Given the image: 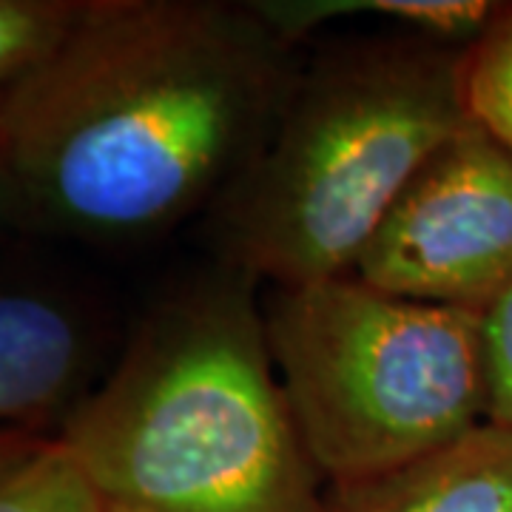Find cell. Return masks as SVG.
<instances>
[{
    "instance_id": "6da1fadb",
    "label": "cell",
    "mask_w": 512,
    "mask_h": 512,
    "mask_svg": "<svg viewBox=\"0 0 512 512\" xmlns=\"http://www.w3.org/2000/svg\"><path fill=\"white\" fill-rule=\"evenodd\" d=\"M296 63L251 3L83 0L0 109L12 217L120 245L208 214L274 123Z\"/></svg>"
},
{
    "instance_id": "7a4b0ae2",
    "label": "cell",
    "mask_w": 512,
    "mask_h": 512,
    "mask_svg": "<svg viewBox=\"0 0 512 512\" xmlns=\"http://www.w3.org/2000/svg\"><path fill=\"white\" fill-rule=\"evenodd\" d=\"M106 512H319L265 345L256 282L234 268L148 308L111 370L60 421Z\"/></svg>"
},
{
    "instance_id": "3957f363",
    "label": "cell",
    "mask_w": 512,
    "mask_h": 512,
    "mask_svg": "<svg viewBox=\"0 0 512 512\" xmlns=\"http://www.w3.org/2000/svg\"><path fill=\"white\" fill-rule=\"evenodd\" d=\"M464 49L396 35L299 60L254 157L208 211L220 265L271 288L348 276L416 171L470 123Z\"/></svg>"
},
{
    "instance_id": "277c9868",
    "label": "cell",
    "mask_w": 512,
    "mask_h": 512,
    "mask_svg": "<svg viewBox=\"0 0 512 512\" xmlns=\"http://www.w3.org/2000/svg\"><path fill=\"white\" fill-rule=\"evenodd\" d=\"M265 345L325 484L384 476L484 424L481 319L356 276L271 288Z\"/></svg>"
},
{
    "instance_id": "5b68a950",
    "label": "cell",
    "mask_w": 512,
    "mask_h": 512,
    "mask_svg": "<svg viewBox=\"0 0 512 512\" xmlns=\"http://www.w3.org/2000/svg\"><path fill=\"white\" fill-rule=\"evenodd\" d=\"M350 276L481 313L512 288V157L473 120L421 165Z\"/></svg>"
},
{
    "instance_id": "8992f818",
    "label": "cell",
    "mask_w": 512,
    "mask_h": 512,
    "mask_svg": "<svg viewBox=\"0 0 512 512\" xmlns=\"http://www.w3.org/2000/svg\"><path fill=\"white\" fill-rule=\"evenodd\" d=\"M94 330L60 293L0 282V430L43 433L92 387Z\"/></svg>"
},
{
    "instance_id": "52a82bcc",
    "label": "cell",
    "mask_w": 512,
    "mask_h": 512,
    "mask_svg": "<svg viewBox=\"0 0 512 512\" xmlns=\"http://www.w3.org/2000/svg\"><path fill=\"white\" fill-rule=\"evenodd\" d=\"M319 512H512V430L481 424L402 470L325 484Z\"/></svg>"
},
{
    "instance_id": "ba28073f",
    "label": "cell",
    "mask_w": 512,
    "mask_h": 512,
    "mask_svg": "<svg viewBox=\"0 0 512 512\" xmlns=\"http://www.w3.org/2000/svg\"><path fill=\"white\" fill-rule=\"evenodd\" d=\"M285 43L299 46L330 23L382 20L399 35L444 46H470L490 29L504 3L487 0H251Z\"/></svg>"
},
{
    "instance_id": "9c48e42d",
    "label": "cell",
    "mask_w": 512,
    "mask_h": 512,
    "mask_svg": "<svg viewBox=\"0 0 512 512\" xmlns=\"http://www.w3.org/2000/svg\"><path fill=\"white\" fill-rule=\"evenodd\" d=\"M461 86L467 117L512 157V6L464 49Z\"/></svg>"
},
{
    "instance_id": "30bf717a",
    "label": "cell",
    "mask_w": 512,
    "mask_h": 512,
    "mask_svg": "<svg viewBox=\"0 0 512 512\" xmlns=\"http://www.w3.org/2000/svg\"><path fill=\"white\" fill-rule=\"evenodd\" d=\"M83 0H0V109L49 57Z\"/></svg>"
},
{
    "instance_id": "8fae6325",
    "label": "cell",
    "mask_w": 512,
    "mask_h": 512,
    "mask_svg": "<svg viewBox=\"0 0 512 512\" xmlns=\"http://www.w3.org/2000/svg\"><path fill=\"white\" fill-rule=\"evenodd\" d=\"M0 512H106L92 484L55 436L0 481Z\"/></svg>"
},
{
    "instance_id": "7c38bea8",
    "label": "cell",
    "mask_w": 512,
    "mask_h": 512,
    "mask_svg": "<svg viewBox=\"0 0 512 512\" xmlns=\"http://www.w3.org/2000/svg\"><path fill=\"white\" fill-rule=\"evenodd\" d=\"M478 319L484 362V424L512 430V288L478 313Z\"/></svg>"
},
{
    "instance_id": "4fadbf2b",
    "label": "cell",
    "mask_w": 512,
    "mask_h": 512,
    "mask_svg": "<svg viewBox=\"0 0 512 512\" xmlns=\"http://www.w3.org/2000/svg\"><path fill=\"white\" fill-rule=\"evenodd\" d=\"M49 436L32 430H0V481L20 470L32 456L43 450Z\"/></svg>"
},
{
    "instance_id": "5bb4252c",
    "label": "cell",
    "mask_w": 512,
    "mask_h": 512,
    "mask_svg": "<svg viewBox=\"0 0 512 512\" xmlns=\"http://www.w3.org/2000/svg\"><path fill=\"white\" fill-rule=\"evenodd\" d=\"M12 217V194H9V180L3 171V160H0V217Z\"/></svg>"
}]
</instances>
